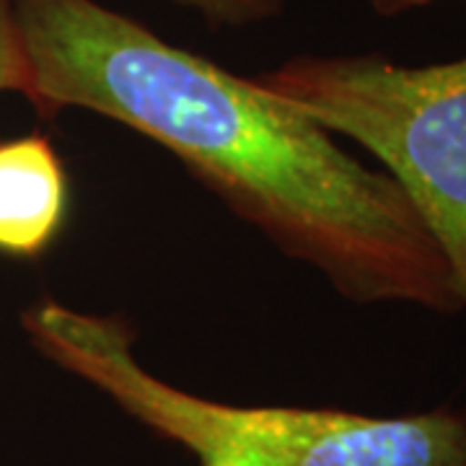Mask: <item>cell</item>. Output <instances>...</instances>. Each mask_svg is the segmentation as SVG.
<instances>
[{"mask_svg":"<svg viewBox=\"0 0 466 466\" xmlns=\"http://www.w3.org/2000/svg\"><path fill=\"white\" fill-rule=\"evenodd\" d=\"M42 119L86 109L146 135L352 303L459 314L451 267L394 177L317 119L99 0H14Z\"/></svg>","mask_w":466,"mask_h":466,"instance_id":"cell-1","label":"cell"},{"mask_svg":"<svg viewBox=\"0 0 466 466\" xmlns=\"http://www.w3.org/2000/svg\"><path fill=\"white\" fill-rule=\"evenodd\" d=\"M254 81L381 161L443 251L466 309V57L412 67L383 55H300Z\"/></svg>","mask_w":466,"mask_h":466,"instance_id":"cell-3","label":"cell"},{"mask_svg":"<svg viewBox=\"0 0 466 466\" xmlns=\"http://www.w3.org/2000/svg\"><path fill=\"white\" fill-rule=\"evenodd\" d=\"M205 18L218 29H244L272 21L285 11V0H168Z\"/></svg>","mask_w":466,"mask_h":466,"instance_id":"cell-5","label":"cell"},{"mask_svg":"<svg viewBox=\"0 0 466 466\" xmlns=\"http://www.w3.org/2000/svg\"><path fill=\"white\" fill-rule=\"evenodd\" d=\"M0 94H29V66L18 34L14 0H0Z\"/></svg>","mask_w":466,"mask_h":466,"instance_id":"cell-6","label":"cell"},{"mask_svg":"<svg viewBox=\"0 0 466 466\" xmlns=\"http://www.w3.org/2000/svg\"><path fill=\"white\" fill-rule=\"evenodd\" d=\"M370 3V8L379 14V16H401V14H407V11H415V8H425V5H431L435 0H368Z\"/></svg>","mask_w":466,"mask_h":466,"instance_id":"cell-7","label":"cell"},{"mask_svg":"<svg viewBox=\"0 0 466 466\" xmlns=\"http://www.w3.org/2000/svg\"><path fill=\"white\" fill-rule=\"evenodd\" d=\"M34 350L122 412L189 451L198 466H466V410L370 417L345 410L205 400L150 373L133 324L39 299L21 314Z\"/></svg>","mask_w":466,"mask_h":466,"instance_id":"cell-2","label":"cell"},{"mask_svg":"<svg viewBox=\"0 0 466 466\" xmlns=\"http://www.w3.org/2000/svg\"><path fill=\"white\" fill-rule=\"evenodd\" d=\"M70 182L47 135L0 140V254L34 259L66 228Z\"/></svg>","mask_w":466,"mask_h":466,"instance_id":"cell-4","label":"cell"}]
</instances>
